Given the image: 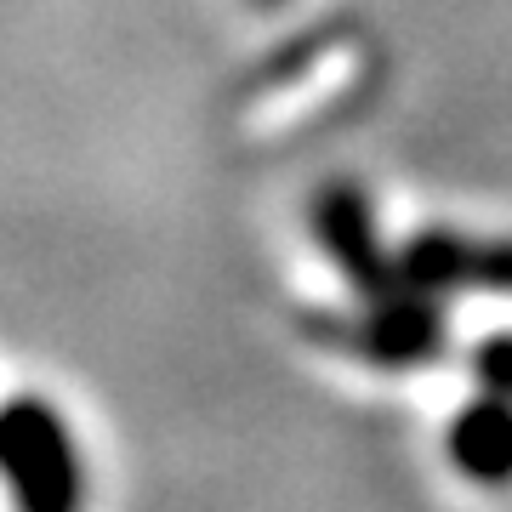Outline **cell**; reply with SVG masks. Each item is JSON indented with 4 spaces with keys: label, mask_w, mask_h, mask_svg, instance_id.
I'll use <instances>...</instances> for the list:
<instances>
[{
    "label": "cell",
    "mask_w": 512,
    "mask_h": 512,
    "mask_svg": "<svg viewBox=\"0 0 512 512\" xmlns=\"http://www.w3.org/2000/svg\"><path fill=\"white\" fill-rule=\"evenodd\" d=\"M256 6H279V0H256Z\"/></svg>",
    "instance_id": "obj_7"
},
{
    "label": "cell",
    "mask_w": 512,
    "mask_h": 512,
    "mask_svg": "<svg viewBox=\"0 0 512 512\" xmlns=\"http://www.w3.org/2000/svg\"><path fill=\"white\" fill-rule=\"evenodd\" d=\"M308 228H313V245L330 256V268L348 279L359 302L410 291L399 251H387L382 228H376V205H370V194L353 177H330V183L313 188Z\"/></svg>",
    "instance_id": "obj_3"
},
{
    "label": "cell",
    "mask_w": 512,
    "mask_h": 512,
    "mask_svg": "<svg viewBox=\"0 0 512 512\" xmlns=\"http://www.w3.org/2000/svg\"><path fill=\"white\" fill-rule=\"evenodd\" d=\"M399 268L404 285L427 296H512V234L421 228L399 245Z\"/></svg>",
    "instance_id": "obj_4"
},
{
    "label": "cell",
    "mask_w": 512,
    "mask_h": 512,
    "mask_svg": "<svg viewBox=\"0 0 512 512\" xmlns=\"http://www.w3.org/2000/svg\"><path fill=\"white\" fill-rule=\"evenodd\" d=\"M473 382L478 393H501L512 399V330H495L473 348Z\"/></svg>",
    "instance_id": "obj_6"
},
{
    "label": "cell",
    "mask_w": 512,
    "mask_h": 512,
    "mask_svg": "<svg viewBox=\"0 0 512 512\" xmlns=\"http://www.w3.org/2000/svg\"><path fill=\"white\" fill-rule=\"evenodd\" d=\"M0 484L18 512H86V461L52 399L12 393L0 404Z\"/></svg>",
    "instance_id": "obj_1"
},
{
    "label": "cell",
    "mask_w": 512,
    "mask_h": 512,
    "mask_svg": "<svg viewBox=\"0 0 512 512\" xmlns=\"http://www.w3.org/2000/svg\"><path fill=\"white\" fill-rule=\"evenodd\" d=\"M444 456L478 490H512V399L478 393L444 427Z\"/></svg>",
    "instance_id": "obj_5"
},
{
    "label": "cell",
    "mask_w": 512,
    "mask_h": 512,
    "mask_svg": "<svg viewBox=\"0 0 512 512\" xmlns=\"http://www.w3.org/2000/svg\"><path fill=\"white\" fill-rule=\"evenodd\" d=\"M302 330L313 342H325V348L376 370L433 365L444 353V342H450L444 296H427V291L376 296V302H359L348 313H302Z\"/></svg>",
    "instance_id": "obj_2"
}]
</instances>
